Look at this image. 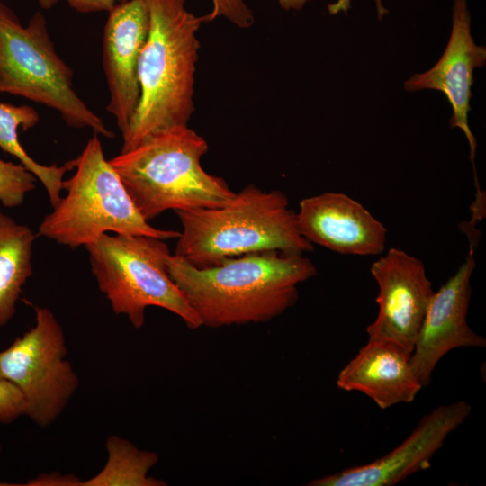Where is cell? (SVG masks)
Wrapping results in <instances>:
<instances>
[{
	"label": "cell",
	"instance_id": "cell-26",
	"mask_svg": "<svg viewBox=\"0 0 486 486\" xmlns=\"http://www.w3.org/2000/svg\"><path fill=\"white\" fill-rule=\"evenodd\" d=\"M42 8L48 9L53 6L58 0H38Z\"/></svg>",
	"mask_w": 486,
	"mask_h": 486
},
{
	"label": "cell",
	"instance_id": "cell-15",
	"mask_svg": "<svg viewBox=\"0 0 486 486\" xmlns=\"http://www.w3.org/2000/svg\"><path fill=\"white\" fill-rule=\"evenodd\" d=\"M410 356L393 342L369 338L339 372L337 385L347 392H363L382 410L410 403L423 388L413 371Z\"/></svg>",
	"mask_w": 486,
	"mask_h": 486
},
{
	"label": "cell",
	"instance_id": "cell-22",
	"mask_svg": "<svg viewBox=\"0 0 486 486\" xmlns=\"http://www.w3.org/2000/svg\"><path fill=\"white\" fill-rule=\"evenodd\" d=\"M80 13L110 12L116 5L130 0H65Z\"/></svg>",
	"mask_w": 486,
	"mask_h": 486
},
{
	"label": "cell",
	"instance_id": "cell-18",
	"mask_svg": "<svg viewBox=\"0 0 486 486\" xmlns=\"http://www.w3.org/2000/svg\"><path fill=\"white\" fill-rule=\"evenodd\" d=\"M108 458L94 477L81 482L84 486H166L165 481L149 475L158 463V454L142 450L130 441L111 435L105 443Z\"/></svg>",
	"mask_w": 486,
	"mask_h": 486
},
{
	"label": "cell",
	"instance_id": "cell-16",
	"mask_svg": "<svg viewBox=\"0 0 486 486\" xmlns=\"http://www.w3.org/2000/svg\"><path fill=\"white\" fill-rule=\"evenodd\" d=\"M35 235L0 211V327L14 317L22 286L33 273Z\"/></svg>",
	"mask_w": 486,
	"mask_h": 486
},
{
	"label": "cell",
	"instance_id": "cell-14",
	"mask_svg": "<svg viewBox=\"0 0 486 486\" xmlns=\"http://www.w3.org/2000/svg\"><path fill=\"white\" fill-rule=\"evenodd\" d=\"M301 234L343 255L382 253L387 230L360 202L342 193L328 192L302 199L296 213Z\"/></svg>",
	"mask_w": 486,
	"mask_h": 486
},
{
	"label": "cell",
	"instance_id": "cell-8",
	"mask_svg": "<svg viewBox=\"0 0 486 486\" xmlns=\"http://www.w3.org/2000/svg\"><path fill=\"white\" fill-rule=\"evenodd\" d=\"M66 356L63 328L46 307H36L35 325L0 351V375L22 392L26 416L40 427L59 417L79 386Z\"/></svg>",
	"mask_w": 486,
	"mask_h": 486
},
{
	"label": "cell",
	"instance_id": "cell-20",
	"mask_svg": "<svg viewBox=\"0 0 486 486\" xmlns=\"http://www.w3.org/2000/svg\"><path fill=\"white\" fill-rule=\"evenodd\" d=\"M212 11L202 16L203 22L223 17L240 29H248L253 25V12L244 0H212Z\"/></svg>",
	"mask_w": 486,
	"mask_h": 486
},
{
	"label": "cell",
	"instance_id": "cell-12",
	"mask_svg": "<svg viewBox=\"0 0 486 486\" xmlns=\"http://www.w3.org/2000/svg\"><path fill=\"white\" fill-rule=\"evenodd\" d=\"M149 30L146 0L123 2L109 12L104 28L102 63L109 89L106 109L123 134L137 110L139 61Z\"/></svg>",
	"mask_w": 486,
	"mask_h": 486
},
{
	"label": "cell",
	"instance_id": "cell-27",
	"mask_svg": "<svg viewBox=\"0 0 486 486\" xmlns=\"http://www.w3.org/2000/svg\"><path fill=\"white\" fill-rule=\"evenodd\" d=\"M1 453H2V446L0 444V456H1Z\"/></svg>",
	"mask_w": 486,
	"mask_h": 486
},
{
	"label": "cell",
	"instance_id": "cell-13",
	"mask_svg": "<svg viewBox=\"0 0 486 486\" xmlns=\"http://www.w3.org/2000/svg\"><path fill=\"white\" fill-rule=\"evenodd\" d=\"M452 30L446 48L436 64L428 71L406 80V91H440L452 106L451 128L464 133L470 146V159L476 176L474 160L477 141L469 123L473 72L486 63V48L477 45L471 33V14L467 0H454ZM477 178V176H476Z\"/></svg>",
	"mask_w": 486,
	"mask_h": 486
},
{
	"label": "cell",
	"instance_id": "cell-19",
	"mask_svg": "<svg viewBox=\"0 0 486 486\" xmlns=\"http://www.w3.org/2000/svg\"><path fill=\"white\" fill-rule=\"evenodd\" d=\"M37 177L22 164L0 158V202L6 208L20 206L36 187Z\"/></svg>",
	"mask_w": 486,
	"mask_h": 486
},
{
	"label": "cell",
	"instance_id": "cell-7",
	"mask_svg": "<svg viewBox=\"0 0 486 486\" xmlns=\"http://www.w3.org/2000/svg\"><path fill=\"white\" fill-rule=\"evenodd\" d=\"M99 290L113 312L125 315L135 328L145 323L148 307L157 306L177 315L191 329L201 320L183 292L171 279L163 239L140 235L104 233L85 246Z\"/></svg>",
	"mask_w": 486,
	"mask_h": 486
},
{
	"label": "cell",
	"instance_id": "cell-4",
	"mask_svg": "<svg viewBox=\"0 0 486 486\" xmlns=\"http://www.w3.org/2000/svg\"><path fill=\"white\" fill-rule=\"evenodd\" d=\"M208 149L202 136L182 126L149 137L109 163L148 221L167 210L217 208L234 199L222 178L202 168Z\"/></svg>",
	"mask_w": 486,
	"mask_h": 486
},
{
	"label": "cell",
	"instance_id": "cell-1",
	"mask_svg": "<svg viewBox=\"0 0 486 486\" xmlns=\"http://www.w3.org/2000/svg\"><path fill=\"white\" fill-rule=\"evenodd\" d=\"M166 267L202 326L221 328L269 321L292 307L298 285L317 274L303 254L270 250L199 268L169 254Z\"/></svg>",
	"mask_w": 486,
	"mask_h": 486
},
{
	"label": "cell",
	"instance_id": "cell-21",
	"mask_svg": "<svg viewBox=\"0 0 486 486\" xmlns=\"http://www.w3.org/2000/svg\"><path fill=\"white\" fill-rule=\"evenodd\" d=\"M26 413L27 402L22 392L0 375V423L11 424Z\"/></svg>",
	"mask_w": 486,
	"mask_h": 486
},
{
	"label": "cell",
	"instance_id": "cell-24",
	"mask_svg": "<svg viewBox=\"0 0 486 486\" xmlns=\"http://www.w3.org/2000/svg\"><path fill=\"white\" fill-rule=\"evenodd\" d=\"M376 6L377 17L382 20V17L388 14L389 10L383 5L382 0H374ZM352 0H336L334 3L328 5V11L330 14L336 15L340 13L347 14L351 8Z\"/></svg>",
	"mask_w": 486,
	"mask_h": 486
},
{
	"label": "cell",
	"instance_id": "cell-6",
	"mask_svg": "<svg viewBox=\"0 0 486 486\" xmlns=\"http://www.w3.org/2000/svg\"><path fill=\"white\" fill-rule=\"evenodd\" d=\"M72 79L73 71L58 55L45 16L37 12L23 27L15 13L0 1V93L48 106L68 127L114 138L76 94Z\"/></svg>",
	"mask_w": 486,
	"mask_h": 486
},
{
	"label": "cell",
	"instance_id": "cell-5",
	"mask_svg": "<svg viewBox=\"0 0 486 486\" xmlns=\"http://www.w3.org/2000/svg\"><path fill=\"white\" fill-rule=\"evenodd\" d=\"M76 173L63 181L67 194L39 226V233L76 248L104 233L140 235L166 240L180 232L151 226L132 202L121 177L106 160L97 134L76 158Z\"/></svg>",
	"mask_w": 486,
	"mask_h": 486
},
{
	"label": "cell",
	"instance_id": "cell-3",
	"mask_svg": "<svg viewBox=\"0 0 486 486\" xmlns=\"http://www.w3.org/2000/svg\"><path fill=\"white\" fill-rule=\"evenodd\" d=\"M176 213L183 230L175 255L199 268L246 254H304L314 248L301 234L296 212L282 191L248 184L224 206Z\"/></svg>",
	"mask_w": 486,
	"mask_h": 486
},
{
	"label": "cell",
	"instance_id": "cell-25",
	"mask_svg": "<svg viewBox=\"0 0 486 486\" xmlns=\"http://www.w3.org/2000/svg\"><path fill=\"white\" fill-rule=\"evenodd\" d=\"M313 0H278L279 5L285 11H299Z\"/></svg>",
	"mask_w": 486,
	"mask_h": 486
},
{
	"label": "cell",
	"instance_id": "cell-17",
	"mask_svg": "<svg viewBox=\"0 0 486 486\" xmlns=\"http://www.w3.org/2000/svg\"><path fill=\"white\" fill-rule=\"evenodd\" d=\"M39 121L40 116L32 106L0 103V148L17 158L40 181L55 207L61 199L63 177L67 171L76 166V158L63 166H46L35 161L25 151L19 140V130H28Z\"/></svg>",
	"mask_w": 486,
	"mask_h": 486
},
{
	"label": "cell",
	"instance_id": "cell-11",
	"mask_svg": "<svg viewBox=\"0 0 486 486\" xmlns=\"http://www.w3.org/2000/svg\"><path fill=\"white\" fill-rule=\"evenodd\" d=\"M472 406L465 400L441 405L424 416L411 434L372 463L346 468L310 481L309 486H392L428 469L446 437L465 419Z\"/></svg>",
	"mask_w": 486,
	"mask_h": 486
},
{
	"label": "cell",
	"instance_id": "cell-9",
	"mask_svg": "<svg viewBox=\"0 0 486 486\" xmlns=\"http://www.w3.org/2000/svg\"><path fill=\"white\" fill-rule=\"evenodd\" d=\"M370 271L379 288V310L366 328L368 338L393 342L411 353L434 293L423 262L392 248Z\"/></svg>",
	"mask_w": 486,
	"mask_h": 486
},
{
	"label": "cell",
	"instance_id": "cell-2",
	"mask_svg": "<svg viewBox=\"0 0 486 486\" xmlns=\"http://www.w3.org/2000/svg\"><path fill=\"white\" fill-rule=\"evenodd\" d=\"M185 1L146 0L149 30L139 61L140 96L122 134V152L158 133L188 126L194 112L197 32L203 22L187 10Z\"/></svg>",
	"mask_w": 486,
	"mask_h": 486
},
{
	"label": "cell",
	"instance_id": "cell-23",
	"mask_svg": "<svg viewBox=\"0 0 486 486\" xmlns=\"http://www.w3.org/2000/svg\"><path fill=\"white\" fill-rule=\"evenodd\" d=\"M28 485H80L81 482L74 475H39Z\"/></svg>",
	"mask_w": 486,
	"mask_h": 486
},
{
	"label": "cell",
	"instance_id": "cell-10",
	"mask_svg": "<svg viewBox=\"0 0 486 486\" xmlns=\"http://www.w3.org/2000/svg\"><path fill=\"white\" fill-rule=\"evenodd\" d=\"M470 238L464 262L440 289L434 292L417 335L410 363L422 387L427 386L441 358L457 347H484L486 339L467 322L472 295L471 276L476 266V238Z\"/></svg>",
	"mask_w": 486,
	"mask_h": 486
}]
</instances>
